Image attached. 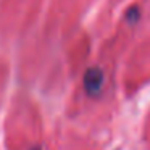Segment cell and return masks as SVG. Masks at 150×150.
<instances>
[{"label":"cell","mask_w":150,"mask_h":150,"mask_svg":"<svg viewBox=\"0 0 150 150\" xmlns=\"http://www.w3.org/2000/svg\"><path fill=\"white\" fill-rule=\"evenodd\" d=\"M105 86V73L100 66H91L84 73V91L91 97H98Z\"/></svg>","instance_id":"6da1fadb"},{"label":"cell","mask_w":150,"mask_h":150,"mask_svg":"<svg viewBox=\"0 0 150 150\" xmlns=\"http://www.w3.org/2000/svg\"><path fill=\"white\" fill-rule=\"evenodd\" d=\"M126 20L129 21L131 24L132 23H137L140 20V10L137 7H131L129 10L126 11Z\"/></svg>","instance_id":"7a4b0ae2"},{"label":"cell","mask_w":150,"mask_h":150,"mask_svg":"<svg viewBox=\"0 0 150 150\" xmlns=\"http://www.w3.org/2000/svg\"><path fill=\"white\" fill-rule=\"evenodd\" d=\"M31 150H42V149H39V147H34V149H31Z\"/></svg>","instance_id":"3957f363"}]
</instances>
